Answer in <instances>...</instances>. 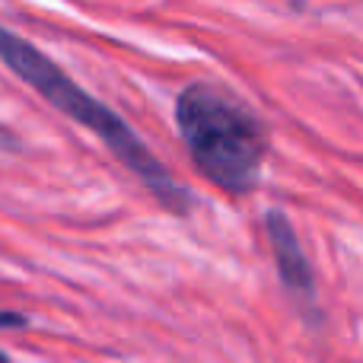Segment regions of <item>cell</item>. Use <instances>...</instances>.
Listing matches in <instances>:
<instances>
[{
    "label": "cell",
    "instance_id": "cell-2",
    "mask_svg": "<svg viewBox=\"0 0 363 363\" xmlns=\"http://www.w3.org/2000/svg\"><path fill=\"white\" fill-rule=\"evenodd\" d=\"M176 121L194 166L217 188L245 194L258 185L268 128L242 99L211 83H191L176 102Z\"/></svg>",
    "mask_w": 363,
    "mask_h": 363
},
{
    "label": "cell",
    "instance_id": "cell-5",
    "mask_svg": "<svg viewBox=\"0 0 363 363\" xmlns=\"http://www.w3.org/2000/svg\"><path fill=\"white\" fill-rule=\"evenodd\" d=\"M0 147H16V138H13L6 128H0Z\"/></svg>",
    "mask_w": 363,
    "mask_h": 363
},
{
    "label": "cell",
    "instance_id": "cell-3",
    "mask_svg": "<svg viewBox=\"0 0 363 363\" xmlns=\"http://www.w3.org/2000/svg\"><path fill=\"white\" fill-rule=\"evenodd\" d=\"M264 230H268V242L274 249V262L281 271V281L287 284L290 294L296 296H313L315 284H313V268H309L306 255H303V245L296 239L290 220L281 211H268L264 217Z\"/></svg>",
    "mask_w": 363,
    "mask_h": 363
},
{
    "label": "cell",
    "instance_id": "cell-1",
    "mask_svg": "<svg viewBox=\"0 0 363 363\" xmlns=\"http://www.w3.org/2000/svg\"><path fill=\"white\" fill-rule=\"evenodd\" d=\"M0 61H4L23 83H29L32 89H38L42 99L51 102L57 112H64L67 118H74L77 125L93 131L96 138L134 172V176L150 188L153 198H157L160 204L176 211V213H188V207H191L188 188L179 185V182L166 172V166L147 150L144 140H140L112 108L102 106V102L93 99L86 89L77 86V83L70 80L51 57H45L35 45L26 42V38L16 35V32L4 29V26H0Z\"/></svg>",
    "mask_w": 363,
    "mask_h": 363
},
{
    "label": "cell",
    "instance_id": "cell-4",
    "mask_svg": "<svg viewBox=\"0 0 363 363\" xmlns=\"http://www.w3.org/2000/svg\"><path fill=\"white\" fill-rule=\"evenodd\" d=\"M26 325H29V315L6 313V309H0V328H26Z\"/></svg>",
    "mask_w": 363,
    "mask_h": 363
},
{
    "label": "cell",
    "instance_id": "cell-6",
    "mask_svg": "<svg viewBox=\"0 0 363 363\" xmlns=\"http://www.w3.org/2000/svg\"><path fill=\"white\" fill-rule=\"evenodd\" d=\"M0 363H6V354L4 351H0Z\"/></svg>",
    "mask_w": 363,
    "mask_h": 363
}]
</instances>
